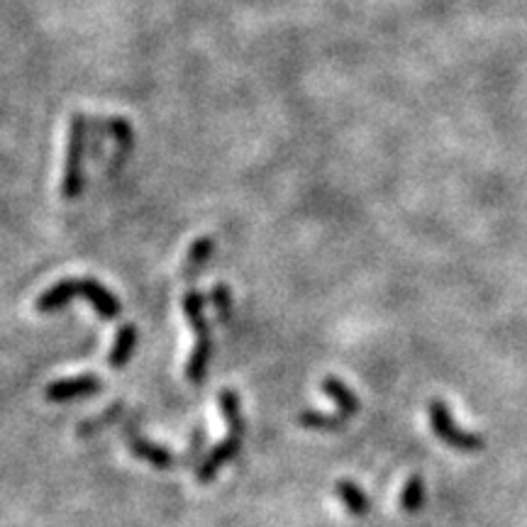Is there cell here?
<instances>
[{
  "mask_svg": "<svg viewBox=\"0 0 527 527\" xmlns=\"http://www.w3.org/2000/svg\"><path fill=\"white\" fill-rule=\"evenodd\" d=\"M74 298H86V301H91V305L98 310V315H101L103 320L120 318L122 305L118 298H115L103 284H98V281L93 279L59 281V284L47 288V291L37 298L35 308L40 310V313H57L59 308H64V305L74 301Z\"/></svg>",
  "mask_w": 527,
  "mask_h": 527,
  "instance_id": "cell-1",
  "label": "cell"
},
{
  "mask_svg": "<svg viewBox=\"0 0 527 527\" xmlns=\"http://www.w3.org/2000/svg\"><path fill=\"white\" fill-rule=\"evenodd\" d=\"M220 408H223L227 425H230V435H227V440L220 442L218 447L210 449L208 457L198 464L196 476L201 484H210V481L218 476V471L223 469L227 462H232V459H235L242 449L244 420L240 413V398H237V393L230 391V388H225V391L220 393Z\"/></svg>",
  "mask_w": 527,
  "mask_h": 527,
  "instance_id": "cell-2",
  "label": "cell"
},
{
  "mask_svg": "<svg viewBox=\"0 0 527 527\" xmlns=\"http://www.w3.org/2000/svg\"><path fill=\"white\" fill-rule=\"evenodd\" d=\"M183 313H186L188 325H191L196 345H193L191 359L186 364V379L191 384H201L208 374L210 359H213V337H210L208 320L203 315V296L198 288H188L183 296Z\"/></svg>",
  "mask_w": 527,
  "mask_h": 527,
  "instance_id": "cell-3",
  "label": "cell"
},
{
  "mask_svg": "<svg viewBox=\"0 0 527 527\" xmlns=\"http://www.w3.org/2000/svg\"><path fill=\"white\" fill-rule=\"evenodd\" d=\"M427 410H430L432 430H435V435L440 437L445 445L454 447L457 452H464V454H474V452H481V449H484V440H481L479 435L462 430V427L454 423L447 403L432 401L430 406H427Z\"/></svg>",
  "mask_w": 527,
  "mask_h": 527,
  "instance_id": "cell-4",
  "label": "cell"
},
{
  "mask_svg": "<svg viewBox=\"0 0 527 527\" xmlns=\"http://www.w3.org/2000/svg\"><path fill=\"white\" fill-rule=\"evenodd\" d=\"M81 149H83V115H71L69 122V142H66V162H64V181L61 193L66 201L79 196L81 191Z\"/></svg>",
  "mask_w": 527,
  "mask_h": 527,
  "instance_id": "cell-5",
  "label": "cell"
},
{
  "mask_svg": "<svg viewBox=\"0 0 527 527\" xmlns=\"http://www.w3.org/2000/svg\"><path fill=\"white\" fill-rule=\"evenodd\" d=\"M122 435H125L127 447H130V452L135 454V457H140V459H144V462L154 464L157 469H169V467H174V464H179V459H176L174 454L169 452V449L154 445V442H149L147 437H142L140 425H137V418L127 420L125 427H122Z\"/></svg>",
  "mask_w": 527,
  "mask_h": 527,
  "instance_id": "cell-6",
  "label": "cell"
},
{
  "mask_svg": "<svg viewBox=\"0 0 527 527\" xmlns=\"http://www.w3.org/2000/svg\"><path fill=\"white\" fill-rule=\"evenodd\" d=\"M103 388V381L98 376H79V379H64L54 381L47 386V401L59 403V401H74V398H86L96 396Z\"/></svg>",
  "mask_w": 527,
  "mask_h": 527,
  "instance_id": "cell-7",
  "label": "cell"
},
{
  "mask_svg": "<svg viewBox=\"0 0 527 527\" xmlns=\"http://www.w3.org/2000/svg\"><path fill=\"white\" fill-rule=\"evenodd\" d=\"M135 347H137V327L135 325H122L118 335H115V345H113V352H110V357H108V364L115 366V369L125 366L127 362H130Z\"/></svg>",
  "mask_w": 527,
  "mask_h": 527,
  "instance_id": "cell-8",
  "label": "cell"
},
{
  "mask_svg": "<svg viewBox=\"0 0 527 527\" xmlns=\"http://www.w3.org/2000/svg\"><path fill=\"white\" fill-rule=\"evenodd\" d=\"M323 391L332 398V401L337 403V408H340V415H345L347 420L357 415L359 398L354 396V393L349 391V388L342 384L340 379H332V376H330V379H325L323 381Z\"/></svg>",
  "mask_w": 527,
  "mask_h": 527,
  "instance_id": "cell-9",
  "label": "cell"
},
{
  "mask_svg": "<svg viewBox=\"0 0 527 527\" xmlns=\"http://www.w3.org/2000/svg\"><path fill=\"white\" fill-rule=\"evenodd\" d=\"M335 491H337V498L345 503L347 513L357 515V518H364V515L371 510V503H369V498H366V493L357 484H352V481H340Z\"/></svg>",
  "mask_w": 527,
  "mask_h": 527,
  "instance_id": "cell-10",
  "label": "cell"
},
{
  "mask_svg": "<svg viewBox=\"0 0 527 527\" xmlns=\"http://www.w3.org/2000/svg\"><path fill=\"white\" fill-rule=\"evenodd\" d=\"M298 423L308 430H320V432H335L342 430L347 423L345 415H323L318 410H301L298 413Z\"/></svg>",
  "mask_w": 527,
  "mask_h": 527,
  "instance_id": "cell-11",
  "label": "cell"
},
{
  "mask_svg": "<svg viewBox=\"0 0 527 527\" xmlns=\"http://www.w3.org/2000/svg\"><path fill=\"white\" fill-rule=\"evenodd\" d=\"M213 237H203V240H198L196 244L191 247V252H188L186 257V264H183V279L191 281L193 276H198V271L203 269V264L208 262L210 254H213Z\"/></svg>",
  "mask_w": 527,
  "mask_h": 527,
  "instance_id": "cell-12",
  "label": "cell"
},
{
  "mask_svg": "<svg viewBox=\"0 0 527 527\" xmlns=\"http://www.w3.org/2000/svg\"><path fill=\"white\" fill-rule=\"evenodd\" d=\"M425 503V481L423 476H410L401 493V508L406 513H418Z\"/></svg>",
  "mask_w": 527,
  "mask_h": 527,
  "instance_id": "cell-13",
  "label": "cell"
},
{
  "mask_svg": "<svg viewBox=\"0 0 527 527\" xmlns=\"http://www.w3.org/2000/svg\"><path fill=\"white\" fill-rule=\"evenodd\" d=\"M120 415H122V403H115V406H110L103 415H98V418H91V420H86L83 425H79V435L81 437L96 435V432L105 430V427H108L110 423H115Z\"/></svg>",
  "mask_w": 527,
  "mask_h": 527,
  "instance_id": "cell-14",
  "label": "cell"
},
{
  "mask_svg": "<svg viewBox=\"0 0 527 527\" xmlns=\"http://www.w3.org/2000/svg\"><path fill=\"white\" fill-rule=\"evenodd\" d=\"M210 301L215 305V313H218V318L227 323V320L232 318V293L230 288L225 284H218L213 286V296H210Z\"/></svg>",
  "mask_w": 527,
  "mask_h": 527,
  "instance_id": "cell-15",
  "label": "cell"
}]
</instances>
